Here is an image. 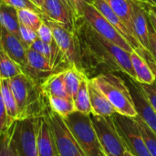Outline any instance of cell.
I'll return each instance as SVG.
<instances>
[{
  "label": "cell",
  "instance_id": "9",
  "mask_svg": "<svg viewBox=\"0 0 156 156\" xmlns=\"http://www.w3.org/2000/svg\"><path fill=\"white\" fill-rule=\"evenodd\" d=\"M13 140L18 156H39L36 138V118L16 121Z\"/></svg>",
  "mask_w": 156,
  "mask_h": 156
},
{
  "label": "cell",
  "instance_id": "15",
  "mask_svg": "<svg viewBox=\"0 0 156 156\" xmlns=\"http://www.w3.org/2000/svg\"><path fill=\"white\" fill-rule=\"evenodd\" d=\"M42 15L48 19L64 27L73 32L74 17L69 8L60 0H45L42 6Z\"/></svg>",
  "mask_w": 156,
  "mask_h": 156
},
{
  "label": "cell",
  "instance_id": "23",
  "mask_svg": "<svg viewBox=\"0 0 156 156\" xmlns=\"http://www.w3.org/2000/svg\"><path fill=\"white\" fill-rule=\"evenodd\" d=\"M0 26L19 37V22L16 9L0 3Z\"/></svg>",
  "mask_w": 156,
  "mask_h": 156
},
{
  "label": "cell",
  "instance_id": "2",
  "mask_svg": "<svg viewBox=\"0 0 156 156\" xmlns=\"http://www.w3.org/2000/svg\"><path fill=\"white\" fill-rule=\"evenodd\" d=\"M10 88L16 101L18 121L44 116L49 109L47 96L41 84L26 73H21L9 79Z\"/></svg>",
  "mask_w": 156,
  "mask_h": 156
},
{
  "label": "cell",
  "instance_id": "11",
  "mask_svg": "<svg viewBox=\"0 0 156 156\" xmlns=\"http://www.w3.org/2000/svg\"><path fill=\"white\" fill-rule=\"evenodd\" d=\"M135 81L141 84H152L156 81V64L145 49H133L130 53Z\"/></svg>",
  "mask_w": 156,
  "mask_h": 156
},
{
  "label": "cell",
  "instance_id": "36",
  "mask_svg": "<svg viewBox=\"0 0 156 156\" xmlns=\"http://www.w3.org/2000/svg\"><path fill=\"white\" fill-rule=\"evenodd\" d=\"M73 13H74V22L76 19L82 17L83 9L87 5H92L93 0H69Z\"/></svg>",
  "mask_w": 156,
  "mask_h": 156
},
{
  "label": "cell",
  "instance_id": "26",
  "mask_svg": "<svg viewBox=\"0 0 156 156\" xmlns=\"http://www.w3.org/2000/svg\"><path fill=\"white\" fill-rule=\"evenodd\" d=\"M103 1L120 16V18L123 21L125 26L133 35V27H132V0H103Z\"/></svg>",
  "mask_w": 156,
  "mask_h": 156
},
{
  "label": "cell",
  "instance_id": "38",
  "mask_svg": "<svg viewBox=\"0 0 156 156\" xmlns=\"http://www.w3.org/2000/svg\"><path fill=\"white\" fill-rule=\"evenodd\" d=\"M146 8H147V7H146ZM147 11H148V18H149V22H150V24H151L152 27L154 28V30L155 31V33H156V16L155 15H154L151 11H149L148 9H147Z\"/></svg>",
  "mask_w": 156,
  "mask_h": 156
},
{
  "label": "cell",
  "instance_id": "44",
  "mask_svg": "<svg viewBox=\"0 0 156 156\" xmlns=\"http://www.w3.org/2000/svg\"><path fill=\"white\" fill-rule=\"evenodd\" d=\"M153 1V3L154 4V5H156V0H152Z\"/></svg>",
  "mask_w": 156,
  "mask_h": 156
},
{
  "label": "cell",
  "instance_id": "33",
  "mask_svg": "<svg viewBox=\"0 0 156 156\" xmlns=\"http://www.w3.org/2000/svg\"><path fill=\"white\" fill-rule=\"evenodd\" d=\"M37 37L38 39H40L41 41H43L44 43L47 44H53L54 41V37H53V33L51 28L49 27V26L45 23L44 21L42 22V24L40 25V27H38V29L37 30Z\"/></svg>",
  "mask_w": 156,
  "mask_h": 156
},
{
  "label": "cell",
  "instance_id": "20",
  "mask_svg": "<svg viewBox=\"0 0 156 156\" xmlns=\"http://www.w3.org/2000/svg\"><path fill=\"white\" fill-rule=\"evenodd\" d=\"M44 94L48 97H69L64 83V70L53 72L41 83Z\"/></svg>",
  "mask_w": 156,
  "mask_h": 156
},
{
  "label": "cell",
  "instance_id": "30",
  "mask_svg": "<svg viewBox=\"0 0 156 156\" xmlns=\"http://www.w3.org/2000/svg\"><path fill=\"white\" fill-rule=\"evenodd\" d=\"M134 119L140 128L142 136L144 140L145 145L149 153L152 156H156V133L138 116L134 117Z\"/></svg>",
  "mask_w": 156,
  "mask_h": 156
},
{
  "label": "cell",
  "instance_id": "10",
  "mask_svg": "<svg viewBox=\"0 0 156 156\" xmlns=\"http://www.w3.org/2000/svg\"><path fill=\"white\" fill-rule=\"evenodd\" d=\"M41 16L42 20L47 23L51 28L54 41L66 58V59L68 60L69 64L70 66H75L79 69V56L74 32L48 19L44 16Z\"/></svg>",
  "mask_w": 156,
  "mask_h": 156
},
{
  "label": "cell",
  "instance_id": "32",
  "mask_svg": "<svg viewBox=\"0 0 156 156\" xmlns=\"http://www.w3.org/2000/svg\"><path fill=\"white\" fill-rule=\"evenodd\" d=\"M19 38L23 45L27 48H30V46L38 38L37 31L27 27L25 26L19 25Z\"/></svg>",
  "mask_w": 156,
  "mask_h": 156
},
{
  "label": "cell",
  "instance_id": "12",
  "mask_svg": "<svg viewBox=\"0 0 156 156\" xmlns=\"http://www.w3.org/2000/svg\"><path fill=\"white\" fill-rule=\"evenodd\" d=\"M146 5L132 0V27L133 32L141 46L149 52V27Z\"/></svg>",
  "mask_w": 156,
  "mask_h": 156
},
{
  "label": "cell",
  "instance_id": "39",
  "mask_svg": "<svg viewBox=\"0 0 156 156\" xmlns=\"http://www.w3.org/2000/svg\"><path fill=\"white\" fill-rule=\"evenodd\" d=\"M68 8H69V10L71 12V14L73 15V17H74V13H73V9H72V6H71V4H70V2H69V0H60Z\"/></svg>",
  "mask_w": 156,
  "mask_h": 156
},
{
  "label": "cell",
  "instance_id": "41",
  "mask_svg": "<svg viewBox=\"0 0 156 156\" xmlns=\"http://www.w3.org/2000/svg\"><path fill=\"white\" fill-rule=\"evenodd\" d=\"M37 6H39L40 8H41V6H42V5H43V3H44V1L45 0H32Z\"/></svg>",
  "mask_w": 156,
  "mask_h": 156
},
{
  "label": "cell",
  "instance_id": "28",
  "mask_svg": "<svg viewBox=\"0 0 156 156\" xmlns=\"http://www.w3.org/2000/svg\"><path fill=\"white\" fill-rule=\"evenodd\" d=\"M16 14L19 25L29 27L35 31L38 29L43 22L41 15L30 9H17Z\"/></svg>",
  "mask_w": 156,
  "mask_h": 156
},
{
  "label": "cell",
  "instance_id": "27",
  "mask_svg": "<svg viewBox=\"0 0 156 156\" xmlns=\"http://www.w3.org/2000/svg\"><path fill=\"white\" fill-rule=\"evenodd\" d=\"M48 101L50 110L63 119L76 112L73 99L70 97H48Z\"/></svg>",
  "mask_w": 156,
  "mask_h": 156
},
{
  "label": "cell",
  "instance_id": "6",
  "mask_svg": "<svg viewBox=\"0 0 156 156\" xmlns=\"http://www.w3.org/2000/svg\"><path fill=\"white\" fill-rule=\"evenodd\" d=\"M112 117L125 145L126 151L134 156H152L145 145L140 128L134 118L119 113H115Z\"/></svg>",
  "mask_w": 156,
  "mask_h": 156
},
{
  "label": "cell",
  "instance_id": "29",
  "mask_svg": "<svg viewBox=\"0 0 156 156\" xmlns=\"http://www.w3.org/2000/svg\"><path fill=\"white\" fill-rule=\"evenodd\" d=\"M14 124L5 132L0 133V156H18L13 140Z\"/></svg>",
  "mask_w": 156,
  "mask_h": 156
},
{
  "label": "cell",
  "instance_id": "19",
  "mask_svg": "<svg viewBox=\"0 0 156 156\" xmlns=\"http://www.w3.org/2000/svg\"><path fill=\"white\" fill-rule=\"evenodd\" d=\"M88 88L91 105V113L103 117H110L117 113L105 95L90 79Z\"/></svg>",
  "mask_w": 156,
  "mask_h": 156
},
{
  "label": "cell",
  "instance_id": "31",
  "mask_svg": "<svg viewBox=\"0 0 156 156\" xmlns=\"http://www.w3.org/2000/svg\"><path fill=\"white\" fill-rule=\"evenodd\" d=\"M0 3L11 6L15 9H30L42 15V10L31 0H0Z\"/></svg>",
  "mask_w": 156,
  "mask_h": 156
},
{
  "label": "cell",
  "instance_id": "8",
  "mask_svg": "<svg viewBox=\"0 0 156 156\" xmlns=\"http://www.w3.org/2000/svg\"><path fill=\"white\" fill-rule=\"evenodd\" d=\"M82 17L102 37L109 42L131 53L134 48L122 37V35L95 8L93 5H87L82 13Z\"/></svg>",
  "mask_w": 156,
  "mask_h": 156
},
{
  "label": "cell",
  "instance_id": "13",
  "mask_svg": "<svg viewBox=\"0 0 156 156\" xmlns=\"http://www.w3.org/2000/svg\"><path fill=\"white\" fill-rule=\"evenodd\" d=\"M128 87L137 112V116L156 133V112L154 109L147 100L139 83L132 79H130Z\"/></svg>",
  "mask_w": 156,
  "mask_h": 156
},
{
  "label": "cell",
  "instance_id": "3",
  "mask_svg": "<svg viewBox=\"0 0 156 156\" xmlns=\"http://www.w3.org/2000/svg\"><path fill=\"white\" fill-rule=\"evenodd\" d=\"M90 80L105 95L117 113L132 118L137 116L130 89L121 77L107 72L99 74Z\"/></svg>",
  "mask_w": 156,
  "mask_h": 156
},
{
  "label": "cell",
  "instance_id": "34",
  "mask_svg": "<svg viewBox=\"0 0 156 156\" xmlns=\"http://www.w3.org/2000/svg\"><path fill=\"white\" fill-rule=\"evenodd\" d=\"M139 85L156 112V81H154L152 84L139 83Z\"/></svg>",
  "mask_w": 156,
  "mask_h": 156
},
{
  "label": "cell",
  "instance_id": "42",
  "mask_svg": "<svg viewBox=\"0 0 156 156\" xmlns=\"http://www.w3.org/2000/svg\"><path fill=\"white\" fill-rule=\"evenodd\" d=\"M134 1H138L140 3H144V4H148V5H154L153 3L152 0H134Z\"/></svg>",
  "mask_w": 156,
  "mask_h": 156
},
{
  "label": "cell",
  "instance_id": "17",
  "mask_svg": "<svg viewBox=\"0 0 156 156\" xmlns=\"http://www.w3.org/2000/svg\"><path fill=\"white\" fill-rule=\"evenodd\" d=\"M95 8L122 35V37L132 45L134 49H144L136 37L133 35V33L128 29L123 21L120 18V16L103 1V0H93L92 4Z\"/></svg>",
  "mask_w": 156,
  "mask_h": 156
},
{
  "label": "cell",
  "instance_id": "21",
  "mask_svg": "<svg viewBox=\"0 0 156 156\" xmlns=\"http://www.w3.org/2000/svg\"><path fill=\"white\" fill-rule=\"evenodd\" d=\"M0 90L9 121L11 123H14L16 121H18V111H17L16 101L12 92V90L10 88L8 80L0 79Z\"/></svg>",
  "mask_w": 156,
  "mask_h": 156
},
{
  "label": "cell",
  "instance_id": "37",
  "mask_svg": "<svg viewBox=\"0 0 156 156\" xmlns=\"http://www.w3.org/2000/svg\"><path fill=\"white\" fill-rule=\"evenodd\" d=\"M149 53L156 64V33L151 24L149 27Z\"/></svg>",
  "mask_w": 156,
  "mask_h": 156
},
{
  "label": "cell",
  "instance_id": "22",
  "mask_svg": "<svg viewBox=\"0 0 156 156\" xmlns=\"http://www.w3.org/2000/svg\"><path fill=\"white\" fill-rule=\"evenodd\" d=\"M85 77L87 76L75 66H70L64 69V83L69 97L74 99L79 90L80 83Z\"/></svg>",
  "mask_w": 156,
  "mask_h": 156
},
{
  "label": "cell",
  "instance_id": "16",
  "mask_svg": "<svg viewBox=\"0 0 156 156\" xmlns=\"http://www.w3.org/2000/svg\"><path fill=\"white\" fill-rule=\"evenodd\" d=\"M0 44L5 52L23 69L27 68V48L23 45L19 37L10 33L0 26Z\"/></svg>",
  "mask_w": 156,
  "mask_h": 156
},
{
  "label": "cell",
  "instance_id": "7",
  "mask_svg": "<svg viewBox=\"0 0 156 156\" xmlns=\"http://www.w3.org/2000/svg\"><path fill=\"white\" fill-rule=\"evenodd\" d=\"M46 115L52 129L58 156H85L65 120L50 108Z\"/></svg>",
  "mask_w": 156,
  "mask_h": 156
},
{
  "label": "cell",
  "instance_id": "1",
  "mask_svg": "<svg viewBox=\"0 0 156 156\" xmlns=\"http://www.w3.org/2000/svg\"><path fill=\"white\" fill-rule=\"evenodd\" d=\"M79 69L89 79L107 72H122L135 80L130 53L99 35L83 18L74 22Z\"/></svg>",
  "mask_w": 156,
  "mask_h": 156
},
{
  "label": "cell",
  "instance_id": "40",
  "mask_svg": "<svg viewBox=\"0 0 156 156\" xmlns=\"http://www.w3.org/2000/svg\"><path fill=\"white\" fill-rule=\"evenodd\" d=\"M146 7L149 11H151L154 15L156 16V5H146Z\"/></svg>",
  "mask_w": 156,
  "mask_h": 156
},
{
  "label": "cell",
  "instance_id": "25",
  "mask_svg": "<svg viewBox=\"0 0 156 156\" xmlns=\"http://www.w3.org/2000/svg\"><path fill=\"white\" fill-rule=\"evenodd\" d=\"M89 78L85 77L79 88V90L76 94V96L73 99L75 111L77 112L90 115L91 113V105L90 101V94H89Z\"/></svg>",
  "mask_w": 156,
  "mask_h": 156
},
{
  "label": "cell",
  "instance_id": "24",
  "mask_svg": "<svg viewBox=\"0 0 156 156\" xmlns=\"http://www.w3.org/2000/svg\"><path fill=\"white\" fill-rule=\"evenodd\" d=\"M23 72L21 66L5 52L0 44V79L9 80Z\"/></svg>",
  "mask_w": 156,
  "mask_h": 156
},
{
  "label": "cell",
  "instance_id": "5",
  "mask_svg": "<svg viewBox=\"0 0 156 156\" xmlns=\"http://www.w3.org/2000/svg\"><path fill=\"white\" fill-rule=\"evenodd\" d=\"M95 133L108 156H123L126 148L116 129L112 117L90 114Z\"/></svg>",
  "mask_w": 156,
  "mask_h": 156
},
{
  "label": "cell",
  "instance_id": "14",
  "mask_svg": "<svg viewBox=\"0 0 156 156\" xmlns=\"http://www.w3.org/2000/svg\"><path fill=\"white\" fill-rule=\"evenodd\" d=\"M36 138L39 156H58L52 129L47 115L36 118Z\"/></svg>",
  "mask_w": 156,
  "mask_h": 156
},
{
  "label": "cell",
  "instance_id": "4",
  "mask_svg": "<svg viewBox=\"0 0 156 156\" xmlns=\"http://www.w3.org/2000/svg\"><path fill=\"white\" fill-rule=\"evenodd\" d=\"M85 156H108L92 126L90 115L73 112L64 119Z\"/></svg>",
  "mask_w": 156,
  "mask_h": 156
},
{
  "label": "cell",
  "instance_id": "35",
  "mask_svg": "<svg viewBox=\"0 0 156 156\" xmlns=\"http://www.w3.org/2000/svg\"><path fill=\"white\" fill-rule=\"evenodd\" d=\"M14 123L10 122L9 118L7 116L6 109H5V106L4 104V101H3L1 90H0V133L5 132Z\"/></svg>",
  "mask_w": 156,
  "mask_h": 156
},
{
  "label": "cell",
  "instance_id": "43",
  "mask_svg": "<svg viewBox=\"0 0 156 156\" xmlns=\"http://www.w3.org/2000/svg\"><path fill=\"white\" fill-rule=\"evenodd\" d=\"M123 156H134V155H133V154H132L131 153H129L128 151H126V152H125V154H124V155H123Z\"/></svg>",
  "mask_w": 156,
  "mask_h": 156
},
{
  "label": "cell",
  "instance_id": "45",
  "mask_svg": "<svg viewBox=\"0 0 156 156\" xmlns=\"http://www.w3.org/2000/svg\"><path fill=\"white\" fill-rule=\"evenodd\" d=\"M31 1H32V0H31Z\"/></svg>",
  "mask_w": 156,
  "mask_h": 156
},
{
  "label": "cell",
  "instance_id": "18",
  "mask_svg": "<svg viewBox=\"0 0 156 156\" xmlns=\"http://www.w3.org/2000/svg\"><path fill=\"white\" fill-rule=\"evenodd\" d=\"M27 68L25 69L24 73L31 77L37 82V75L46 74L48 76L53 72H56L48 58L30 48L27 49Z\"/></svg>",
  "mask_w": 156,
  "mask_h": 156
}]
</instances>
